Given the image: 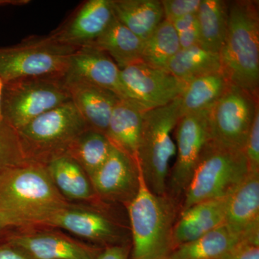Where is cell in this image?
I'll return each mask as SVG.
<instances>
[{
  "mask_svg": "<svg viewBox=\"0 0 259 259\" xmlns=\"http://www.w3.org/2000/svg\"><path fill=\"white\" fill-rule=\"evenodd\" d=\"M70 203L41 163L29 162L0 176V214L15 231L46 228L49 219Z\"/></svg>",
  "mask_w": 259,
  "mask_h": 259,
  "instance_id": "obj_1",
  "label": "cell"
},
{
  "mask_svg": "<svg viewBox=\"0 0 259 259\" xmlns=\"http://www.w3.org/2000/svg\"><path fill=\"white\" fill-rule=\"evenodd\" d=\"M219 54L221 71L231 84L259 98L258 1H229L228 30Z\"/></svg>",
  "mask_w": 259,
  "mask_h": 259,
  "instance_id": "obj_2",
  "label": "cell"
},
{
  "mask_svg": "<svg viewBox=\"0 0 259 259\" xmlns=\"http://www.w3.org/2000/svg\"><path fill=\"white\" fill-rule=\"evenodd\" d=\"M125 207L132 235L130 259H166L174 250L172 233L181 209L178 200L167 194L153 193L141 171L139 192Z\"/></svg>",
  "mask_w": 259,
  "mask_h": 259,
  "instance_id": "obj_3",
  "label": "cell"
},
{
  "mask_svg": "<svg viewBox=\"0 0 259 259\" xmlns=\"http://www.w3.org/2000/svg\"><path fill=\"white\" fill-rule=\"evenodd\" d=\"M182 117L180 98L144 112L140 141L139 167L153 193L166 194L168 165L177 153L171 133Z\"/></svg>",
  "mask_w": 259,
  "mask_h": 259,
  "instance_id": "obj_4",
  "label": "cell"
},
{
  "mask_svg": "<svg viewBox=\"0 0 259 259\" xmlns=\"http://www.w3.org/2000/svg\"><path fill=\"white\" fill-rule=\"evenodd\" d=\"M248 175L244 151L211 141L184 194L180 212L199 202L231 195Z\"/></svg>",
  "mask_w": 259,
  "mask_h": 259,
  "instance_id": "obj_5",
  "label": "cell"
},
{
  "mask_svg": "<svg viewBox=\"0 0 259 259\" xmlns=\"http://www.w3.org/2000/svg\"><path fill=\"white\" fill-rule=\"evenodd\" d=\"M90 129L71 100L34 119L17 131L29 162L47 164L66 154L70 145Z\"/></svg>",
  "mask_w": 259,
  "mask_h": 259,
  "instance_id": "obj_6",
  "label": "cell"
},
{
  "mask_svg": "<svg viewBox=\"0 0 259 259\" xmlns=\"http://www.w3.org/2000/svg\"><path fill=\"white\" fill-rule=\"evenodd\" d=\"M69 100L64 76L24 78L3 84L0 112L3 120L18 131Z\"/></svg>",
  "mask_w": 259,
  "mask_h": 259,
  "instance_id": "obj_7",
  "label": "cell"
},
{
  "mask_svg": "<svg viewBox=\"0 0 259 259\" xmlns=\"http://www.w3.org/2000/svg\"><path fill=\"white\" fill-rule=\"evenodd\" d=\"M76 50L50 35H33L16 45L0 47V79L4 84L24 78L65 76Z\"/></svg>",
  "mask_w": 259,
  "mask_h": 259,
  "instance_id": "obj_8",
  "label": "cell"
},
{
  "mask_svg": "<svg viewBox=\"0 0 259 259\" xmlns=\"http://www.w3.org/2000/svg\"><path fill=\"white\" fill-rule=\"evenodd\" d=\"M259 110V98L231 84L208 111L212 141L244 151L245 141Z\"/></svg>",
  "mask_w": 259,
  "mask_h": 259,
  "instance_id": "obj_9",
  "label": "cell"
},
{
  "mask_svg": "<svg viewBox=\"0 0 259 259\" xmlns=\"http://www.w3.org/2000/svg\"><path fill=\"white\" fill-rule=\"evenodd\" d=\"M175 128L177 161L167 182L166 194L178 200L185 194L204 149L212 141L208 111L182 116Z\"/></svg>",
  "mask_w": 259,
  "mask_h": 259,
  "instance_id": "obj_10",
  "label": "cell"
},
{
  "mask_svg": "<svg viewBox=\"0 0 259 259\" xmlns=\"http://www.w3.org/2000/svg\"><path fill=\"white\" fill-rule=\"evenodd\" d=\"M48 228H62L100 247L129 243L123 227L107 208L70 203L48 221Z\"/></svg>",
  "mask_w": 259,
  "mask_h": 259,
  "instance_id": "obj_11",
  "label": "cell"
},
{
  "mask_svg": "<svg viewBox=\"0 0 259 259\" xmlns=\"http://www.w3.org/2000/svg\"><path fill=\"white\" fill-rule=\"evenodd\" d=\"M120 79L126 99L144 111L171 103L181 96L186 87L166 70L143 62L121 69Z\"/></svg>",
  "mask_w": 259,
  "mask_h": 259,
  "instance_id": "obj_12",
  "label": "cell"
},
{
  "mask_svg": "<svg viewBox=\"0 0 259 259\" xmlns=\"http://www.w3.org/2000/svg\"><path fill=\"white\" fill-rule=\"evenodd\" d=\"M5 239L34 259H97L103 248L78 241L54 228L11 231Z\"/></svg>",
  "mask_w": 259,
  "mask_h": 259,
  "instance_id": "obj_13",
  "label": "cell"
},
{
  "mask_svg": "<svg viewBox=\"0 0 259 259\" xmlns=\"http://www.w3.org/2000/svg\"><path fill=\"white\" fill-rule=\"evenodd\" d=\"M115 18L112 0H88L49 35L56 41L74 49L90 47Z\"/></svg>",
  "mask_w": 259,
  "mask_h": 259,
  "instance_id": "obj_14",
  "label": "cell"
},
{
  "mask_svg": "<svg viewBox=\"0 0 259 259\" xmlns=\"http://www.w3.org/2000/svg\"><path fill=\"white\" fill-rule=\"evenodd\" d=\"M141 170L125 153L112 146L110 156L90 179L97 197L105 203L127 205L139 190Z\"/></svg>",
  "mask_w": 259,
  "mask_h": 259,
  "instance_id": "obj_15",
  "label": "cell"
},
{
  "mask_svg": "<svg viewBox=\"0 0 259 259\" xmlns=\"http://www.w3.org/2000/svg\"><path fill=\"white\" fill-rule=\"evenodd\" d=\"M64 77L107 89L127 100L121 82L120 69L106 53L96 47H83L75 51Z\"/></svg>",
  "mask_w": 259,
  "mask_h": 259,
  "instance_id": "obj_16",
  "label": "cell"
},
{
  "mask_svg": "<svg viewBox=\"0 0 259 259\" xmlns=\"http://www.w3.org/2000/svg\"><path fill=\"white\" fill-rule=\"evenodd\" d=\"M65 81L70 100L89 128L106 135L114 107L120 97L107 89L84 81L66 79Z\"/></svg>",
  "mask_w": 259,
  "mask_h": 259,
  "instance_id": "obj_17",
  "label": "cell"
},
{
  "mask_svg": "<svg viewBox=\"0 0 259 259\" xmlns=\"http://www.w3.org/2000/svg\"><path fill=\"white\" fill-rule=\"evenodd\" d=\"M229 197L199 202L180 212L172 233L174 250L225 223Z\"/></svg>",
  "mask_w": 259,
  "mask_h": 259,
  "instance_id": "obj_18",
  "label": "cell"
},
{
  "mask_svg": "<svg viewBox=\"0 0 259 259\" xmlns=\"http://www.w3.org/2000/svg\"><path fill=\"white\" fill-rule=\"evenodd\" d=\"M45 166L54 185L69 202L79 201L107 208V204L97 197L86 172L74 159L62 155L50 160Z\"/></svg>",
  "mask_w": 259,
  "mask_h": 259,
  "instance_id": "obj_19",
  "label": "cell"
},
{
  "mask_svg": "<svg viewBox=\"0 0 259 259\" xmlns=\"http://www.w3.org/2000/svg\"><path fill=\"white\" fill-rule=\"evenodd\" d=\"M248 243H259V238L245 236L223 223L200 238L177 247L166 259H221Z\"/></svg>",
  "mask_w": 259,
  "mask_h": 259,
  "instance_id": "obj_20",
  "label": "cell"
},
{
  "mask_svg": "<svg viewBox=\"0 0 259 259\" xmlns=\"http://www.w3.org/2000/svg\"><path fill=\"white\" fill-rule=\"evenodd\" d=\"M144 112L135 102L120 99L114 107L105 135L112 146L125 153L139 166V145Z\"/></svg>",
  "mask_w": 259,
  "mask_h": 259,
  "instance_id": "obj_21",
  "label": "cell"
},
{
  "mask_svg": "<svg viewBox=\"0 0 259 259\" xmlns=\"http://www.w3.org/2000/svg\"><path fill=\"white\" fill-rule=\"evenodd\" d=\"M225 223L238 233L259 238V173H249L230 195Z\"/></svg>",
  "mask_w": 259,
  "mask_h": 259,
  "instance_id": "obj_22",
  "label": "cell"
},
{
  "mask_svg": "<svg viewBox=\"0 0 259 259\" xmlns=\"http://www.w3.org/2000/svg\"><path fill=\"white\" fill-rule=\"evenodd\" d=\"M144 42L115 18L90 47H96L106 53L121 70L142 62Z\"/></svg>",
  "mask_w": 259,
  "mask_h": 259,
  "instance_id": "obj_23",
  "label": "cell"
},
{
  "mask_svg": "<svg viewBox=\"0 0 259 259\" xmlns=\"http://www.w3.org/2000/svg\"><path fill=\"white\" fill-rule=\"evenodd\" d=\"M115 18L143 40L164 20L160 0H112Z\"/></svg>",
  "mask_w": 259,
  "mask_h": 259,
  "instance_id": "obj_24",
  "label": "cell"
},
{
  "mask_svg": "<svg viewBox=\"0 0 259 259\" xmlns=\"http://www.w3.org/2000/svg\"><path fill=\"white\" fill-rule=\"evenodd\" d=\"M230 85L222 71L199 76L186 83L180 97L182 116L209 111Z\"/></svg>",
  "mask_w": 259,
  "mask_h": 259,
  "instance_id": "obj_25",
  "label": "cell"
},
{
  "mask_svg": "<svg viewBox=\"0 0 259 259\" xmlns=\"http://www.w3.org/2000/svg\"><path fill=\"white\" fill-rule=\"evenodd\" d=\"M229 1L202 0L197 16L199 46L210 52L220 54L228 30Z\"/></svg>",
  "mask_w": 259,
  "mask_h": 259,
  "instance_id": "obj_26",
  "label": "cell"
},
{
  "mask_svg": "<svg viewBox=\"0 0 259 259\" xmlns=\"http://www.w3.org/2000/svg\"><path fill=\"white\" fill-rule=\"evenodd\" d=\"M166 71L187 83L204 75L221 71L219 54L199 46L180 49L166 66Z\"/></svg>",
  "mask_w": 259,
  "mask_h": 259,
  "instance_id": "obj_27",
  "label": "cell"
},
{
  "mask_svg": "<svg viewBox=\"0 0 259 259\" xmlns=\"http://www.w3.org/2000/svg\"><path fill=\"white\" fill-rule=\"evenodd\" d=\"M112 149L105 135L88 129L73 141L65 155L74 159L90 180L106 161Z\"/></svg>",
  "mask_w": 259,
  "mask_h": 259,
  "instance_id": "obj_28",
  "label": "cell"
},
{
  "mask_svg": "<svg viewBox=\"0 0 259 259\" xmlns=\"http://www.w3.org/2000/svg\"><path fill=\"white\" fill-rule=\"evenodd\" d=\"M180 49L173 24L163 20L144 40L142 62L152 67L166 70L167 65Z\"/></svg>",
  "mask_w": 259,
  "mask_h": 259,
  "instance_id": "obj_29",
  "label": "cell"
},
{
  "mask_svg": "<svg viewBox=\"0 0 259 259\" xmlns=\"http://www.w3.org/2000/svg\"><path fill=\"white\" fill-rule=\"evenodd\" d=\"M29 163L18 132L4 120L0 121V176L5 172Z\"/></svg>",
  "mask_w": 259,
  "mask_h": 259,
  "instance_id": "obj_30",
  "label": "cell"
},
{
  "mask_svg": "<svg viewBox=\"0 0 259 259\" xmlns=\"http://www.w3.org/2000/svg\"><path fill=\"white\" fill-rule=\"evenodd\" d=\"M171 23L176 30L181 49L199 46V27L196 15L184 17Z\"/></svg>",
  "mask_w": 259,
  "mask_h": 259,
  "instance_id": "obj_31",
  "label": "cell"
},
{
  "mask_svg": "<svg viewBox=\"0 0 259 259\" xmlns=\"http://www.w3.org/2000/svg\"><path fill=\"white\" fill-rule=\"evenodd\" d=\"M202 0H161L163 18L170 23L175 20L196 15Z\"/></svg>",
  "mask_w": 259,
  "mask_h": 259,
  "instance_id": "obj_32",
  "label": "cell"
},
{
  "mask_svg": "<svg viewBox=\"0 0 259 259\" xmlns=\"http://www.w3.org/2000/svg\"><path fill=\"white\" fill-rule=\"evenodd\" d=\"M244 153L249 173H259V110L245 141Z\"/></svg>",
  "mask_w": 259,
  "mask_h": 259,
  "instance_id": "obj_33",
  "label": "cell"
},
{
  "mask_svg": "<svg viewBox=\"0 0 259 259\" xmlns=\"http://www.w3.org/2000/svg\"><path fill=\"white\" fill-rule=\"evenodd\" d=\"M131 243L109 245L103 247L97 255V259H130Z\"/></svg>",
  "mask_w": 259,
  "mask_h": 259,
  "instance_id": "obj_34",
  "label": "cell"
},
{
  "mask_svg": "<svg viewBox=\"0 0 259 259\" xmlns=\"http://www.w3.org/2000/svg\"><path fill=\"white\" fill-rule=\"evenodd\" d=\"M6 237V236H5ZM0 259H34L23 248L5 239L0 241Z\"/></svg>",
  "mask_w": 259,
  "mask_h": 259,
  "instance_id": "obj_35",
  "label": "cell"
},
{
  "mask_svg": "<svg viewBox=\"0 0 259 259\" xmlns=\"http://www.w3.org/2000/svg\"><path fill=\"white\" fill-rule=\"evenodd\" d=\"M221 259H259V243H245Z\"/></svg>",
  "mask_w": 259,
  "mask_h": 259,
  "instance_id": "obj_36",
  "label": "cell"
},
{
  "mask_svg": "<svg viewBox=\"0 0 259 259\" xmlns=\"http://www.w3.org/2000/svg\"><path fill=\"white\" fill-rule=\"evenodd\" d=\"M30 3V0H0V8L8 6H24Z\"/></svg>",
  "mask_w": 259,
  "mask_h": 259,
  "instance_id": "obj_37",
  "label": "cell"
},
{
  "mask_svg": "<svg viewBox=\"0 0 259 259\" xmlns=\"http://www.w3.org/2000/svg\"><path fill=\"white\" fill-rule=\"evenodd\" d=\"M15 231L14 228L12 226L9 220L5 217L3 214H0V232H7Z\"/></svg>",
  "mask_w": 259,
  "mask_h": 259,
  "instance_id": "obj_38",
  "label": "cell"
},
{
  "mask_svg": "<svg viewBox=\"0 0 259 259\" xmlns=\"http://www.w3.org/2000/svg\"><path fill=\"white\" fill-rule=\"evenodd\" d=\"M3 81L0 79V101H1V95H2V90H3ZM3 120V118H2L1 112H0V121Z\"/></svg>",
  "mask_w": 259,
  "mask_h": 259,
  "instance_id": "obj_39",
  "label": "cell"
},
{
  "mask_svg": "<svg viewBox=\"0 0 259 259\" xmlns=\"http://www.w3.org/2000/svg\"><path fill=\"white\" fill-rule=\"evenodd\" d=\"M8 232L9 231L0 232V241H2L3 239H4L5 236H6L7 234H8Z\"/></svg>",
  "mask_w": 259,
  "mask_h": 259,
  "instance_id": "obj_40",
  "label": "cell"
}]
</instances>
